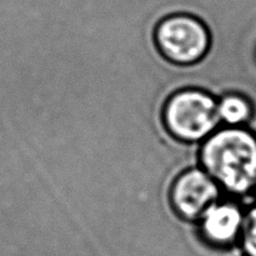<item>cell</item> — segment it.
Returning a JSON list of instances; mask_svg holds the SVG:
<instances>
[{
  "instance_id": "obj_1",
  "label": "cell",
  "mask_w": 256,
  "mask_h": 256,
  "mask_svg": "<svg viewBox=\"0 0 256 256\" xmlns=\"http://www.w3.org/2000/svg\"><path fill=\"white\" fill-rule=\"evenodd\" d=\"M202 169L220 188L244 196L256 185V134L245 126H226L205 139Z\"/></svg>"
},
{
  "instance_id": "obj_2",
  "label": "cell",
  "mask_w": 256,
  "mask_h": 256,
  "mask_svg": "<svg viewBox=\"0 0 256 256\" xmlns=\"http://www.w3.org/2000/svg\"><path fill=\"white\" fill-rule=\"evenodd\" d=\"M162 116L170 134L189 142L205 140L220 122L218 102L208 92L192 89L172 95Z\"/></svg>"
},
{
  "instance_id": "obj_3",
  "label": "cell",
  "mask_w": 256,
  "mask_h": 256,
  "mask_svg": "<svg viewBox=\"0 0 256 256\" xmlns=\"http://www.w3.org/2000/svg\"><path fill=\"white\" fill-rule=\"evenodd\" d=\"M155 39L162 55L179 65L199 62L206 54L210 45L206 26L190 14L164 18L156 26Z\"/></svg>"
},
{
  "instance_id": "obj_4",
  "label": "cell",
  "mask_w": 256,
  "mask_h": 256,
  "mask_svg": "<svg viewBox=\"0 0 256 256\" xmlns=\"http://www.w3.org/2000/svg\"><path fill=\"white\" fill-rule=\"evenodd\" d=\"M220 186L204 169H190L175 180L172 188V204L178 215L194 222L205 210L219 202Z\"/></svg>"
},
{
  "instance_id": "obj_5",
  "label": "cell",
  "mask_w": 256,
  "mask_h": 256,
  "mask_svg": "<svg viewBox=\"0 0 256 256\" xmlns=\"http://www.w3.org/2000/svg\"><path fill=\"white\" fill-rule=\"evenodd\" d=\"M245 212L232 202H216L199 219L202 242L218 250L234 249L240 242Z\"/></svg>"
},
{
  "instance_id": "obj_6",
  "label": "cell",
  "mask_w": 256,
  "mask_h": 256,
  "mask_svg": "<svg viewBox=\"0 0 256 256\" xmlns=\"http://www.w3.org/2000/svg\"><path fill=\"white\" fill-rule=\"evenodd\" d=\"M218 115L226 126H244L252 119V106L242 95L229 94L218 102Z\"/></svg>"
},
{
  "instance_id": "obj_7",
  "label": "cell",
  "mask_w": 256,
  "mask_h": 256,
  "mask_svg": "<svg viewBox=\"0 0 256 256\" xmlns=\"http://www.w3.org/2000/svg\"><path fill=\"white\" fill-rule=\"evenodd\" d=\"M240 245L242 256H256V205L245 212Z\"/></svg>"
},
{
  "instance_id": "obj_8",
  "label": "cell",
  "mask_w": 256,
  "mask_h": 256,
  "mask_svg": "<svg viewBox=\"0 0 256 256\" xmlns=\"http://www.w3.org/2000/svg\"><path fill=\"white\" fill-rule=\"evenodd\" d=\"M254 192H255V195H256V185H255V189H254Z\"/></svg>"
}]
</instances>
